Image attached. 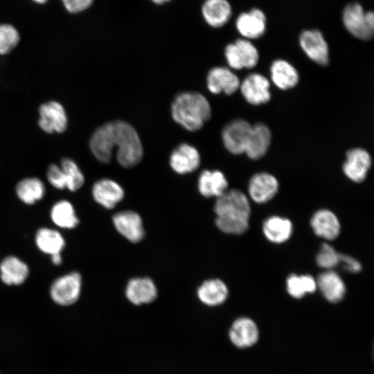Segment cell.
Returning a JSON list of instances; mask_svg holds the SVG:
<instances>
[{"mask_svg":"<svg viewBox=\"0 0 374 374\" xmlns=\"http://www.w3.org/2000/svg\"><path fill=\"white\" fill-rule=\"evenodd\" d=\"M371 166L369 153L362 148H356L347 151L343 171L351 181L359 183L365 179Z\"/></svg>","mask_w":374,"mask_h":374,"instance_id":"13","label":"cell"},{"mask_svg":"<svg viewBox=\"0 0 374 374\" xmlns=\"http://www.w3.org/2000/svg\"><path fill=\"white\" fill-rule=\"evenodd\" d=\"M293 231L292 222L285 217L273 215L265 220L262 231L271 242L280 244L290 239Z\"/></svg>","mask_w":374,"mask_h":374,"instance_id":"27","label":"cell"},{"mask_svg":"<svg viewBox=\"0 0 374 374\" xmlns=\"http://www.w3.org/2000/svg\"><path fill=\"white\" fill-rule=\"evenodd\" d=\"M33 2L37 4H44L48 1V0H31Z\"/></svg>","mask_w":374,"mask_h":374,"instance_id":"41","label":"cell"},{"mask_svg":"<svg viewBox=\"0 0 374 374\" xmlns=\"http://www.w3.org/2000/svg\"><path fill=\"white\" fill-rule=\"evenodd\" d=\"M271 78L275 85L282 90L291 89L299 82L296 69L284 60H276L270 67Z\"/></svg>","mask_w":374,"mask_h":374,"instance_id":"29","label":"cell"},{"mask_svg":"<svg viewBox=\"0 0 374 374\" xmlns=\"http://www.w3.org/2000/svg\"><path fill=\"white\" fill-rule=\"evenodd\" d=\"M28 265L15 256H8L0 262V279L6 285H20L28 277Z\"/></svg>","mask_w":374,"mask_h":374,"instance_id":"21","label":"cell"},{"mask_svg":"<svg viewBox=\"0 0 374 374\" xmlns=\"http://www.w3.org/2000/svg\"><path fill=\"white\" fill-rule=\"evenodd\" d=\"M82 279L80 273L71 271L55 279L51 285V299L61 306L74 304L80 298Z\"/></svg>","mask_w":374,"mask_h":374,"instance_id":"5","label":"cell"},{"mask_svg":"<svg viewBox=\"0 0 374 374\" xmlns=\"http://www.w3.org/2000/svg\"><path fill=\"white\" fill-rule=\"evenodd\" d=\"M228 296L227 286L218 278L205 280L197 289L199 299L208 306H216L223 303Z\"/></svg>","mask_w":374,"mask_h":374,"instance_id":"26","label":"cell"},{"mask_svg":"<svg viewBox=\"0 0 374 374\" xmlns=\"http://www.w3.org/2000/svg\"><path fill=\"white\" fill-rule=\"evenodd\" d=\"M200 164L197 150L187 143L177 146L170 157V165L177 173L184 175L195 170Z\"/></svg>","mask_w":374,"mask_h":374,"instance_id":"19","label":"cell"},{"mask_svg":"<svg viewBox=\"0 0 374 374\" xmlns=\"http://www.w3.org/2000/svg\"><path fill=\"white\" fill-rule=\"evenodd\" d=\"M317 288L330 303L341 301L346 294V285L341 276L332 269L321 273L317 279Z\"/></svg>","mask_w":374,"mask_h":374,"instance_id":"23","label":"cell"},{"mask_svg":"<svg viewBox=\"0 0 374 374\" xmlns=\"http://www.w3.org/2000/svg\"><path fill=\"white\" fill-rule=\"evenodd\" d=\"M125 296L133 304L139 305L154 301L157 297V288L148 277L130 279L125 287Z\"/></svg>","mask_w":374,"mask_h":374,"instance_id":"20","label":"cell"},{"mask_svg":"<svg viewBox=\"0 0 374 374\" xmlns=\"http://www.w3.org/2000/svg\"><path fill=\"white\" fill-rule=\"evenodd\" d=\"M20 34L13 25L0 24V55L10 53L19 44Z\"/></svg>","mask_w":374,"mask_h":374,"instance_id":"34","label":"cell"},{"mask_svg":"<svg viewBox=\"0 0 374 374\" xmlns=\"http://www.w3.org/2000/svg\"><path fill=\"white\" fill-rule=\"evenodd\" d=\"M240 87L244 99L251 105L266 103L271 98L269 82L260 73H253L247 75L240 83Z\"/></svg>","mask_w":374,"mask_h":374,"instance_id":"11","label":"cell"},{"mask_svg":"<svg viewBox=\"0 0 374 374\" xmlns=\"http://www.w3.org/2000/svg\"><path fill=\"white\" fill-rule=\"evenodd\" d=\"M65 10L71 14H78L89 9L93 0H61Z\"/></svg>","mask_w":374,"mask_h":374,"instance_id":"37","label":"cell"},{"mask_svg":"<svg viewBox=\"0 0 374 374\" xmlns=\"http://www.w3.org/2000/svg\"><path fill=\"white\" fill-rule=\"evenodd\" d=\"M224 55L229 66L238 70L254 67L259 59L256 47L250 40L244 38L226 45Z\"/></svg>","mask_w":374,"mask_h":374,"instance_id":"6","label":"cell"},{"mask_svg":"<svg viewBox=\"0 0 374 374\" xmlns=\"http://www.w3.org/2000/svg\"><path fill=\"white\" fill-rule=\"evenodd\" d=\"M51 260L53 265L57 266L60 265L62 262L61 253H57L51 256Z\"/></svg>","mask_w":374,"mask_h":374,"instance_id":"39","label":"cell"},{"mask_svg":"<svg viewBox=\"0 0 374 374\" xmlns=\"http://www.w3.org/2000/svg\"><path fill=\"white\" fill-rule=\"evenodd\" d=\"M50 217L53 223L60 229H73L79 224L74 206L65 199L60 200L53 205Z\"/></svg>","mask_w":374,"mask_h":374,"instance_id":"30","label":"cell"},{"mask_svg":"<svg viewBox=\"0 0 374 374\" xmlns=\"http://www.w3.org/2000/svg\"><path fill=\"white\" fill-rule=\"evenodd\" d=\"M229 335L234 346L241 348H247L258 341L259 330L251 319L240 317L232 323Z\"/></svg>","mask_w":374,"mask_h":374,"instance_id":"17","label":"cell"},{"mask_svg":"<svg viewBox=\"0 0 374 374\" xmlns=\"http://www.w3.org/2000/svg\"><path fill=\"white\" fill-rule=\"evenodd\" d=\"M45 186L37 177H26L16 185L15 192L19 199L27 205H32L41 200L45 194Z\"/></svg>","mask_w":374,"mask_h":374,"instance_id":"31","label":"cell"},{"mask_svg":"<svg viewBox=\"0 0 374 374\" xmlns=\"http://www.w3.org/2000/svg\"><path fill=\"white\" fill-rule=\"evenodd\" d=\"M343 268L350 273H358L362 269L360 262L353 257L346 255L340 254V262Z\"/></svg>","mask_w":374,"mask_h":374,"instance_id":"38","label":"cell"},{"mask_svg":"<svg viewBox=\"0 0 374 374\" xmlns=\"http://www.w3.org/2000/svg\"><path fill=\"white\" fill-rule=\"evenodd\" d=\"M197 186L204 197L217 198L227 190L228 181L222 172L205 170L199 177Z\"/></svg>","mask_w":374,"mask_h":374,"instance_id":"25","label":"cell"},{"mask_svg":"<svg viewBox=\"0 0 374 374\" xmlns=\"http://www.w3.org/2000/svg\"><path fill=\"white\" fill-rule=\"evenodd\" d=\"M267 17L264 12L257 8L238 15L235 28L242 38L249 40L262 37L266 31Z\"/></svg>","mask_w":374,"mask_h":374,"instance_id":"10","label":"cell"},{"mask_svg":"<svg viewBox=\"0 0 374 374\" xmlns=\"http://www.w3.org/2000/svg\"><path fill=\"white\" fill-rule=\"evenodd\" d=\"M278 182L276 178L267 172L255 174L249 180L248 193L256 203L263 204L271 200L277 193Z\"/></svg>","mask_w":374,"mask_h":374,"instance_id":"14","label":"cell"},{"mask_svg":"<svg viewBox=\"0 0 374 374\" xmlns=\"http://www.w3.org/2000/svg\"><path fill=\"white\" fill-rule=\"evenodd\" d=\"M252 125L237 119L229 123L223 129L222 138L225 148L234 154L244 153Z\"/></svg>","mask_w":374,"mask_h":374,"instance_id":"9","label":"cell"},{"mask_svg":"<svg viewBox=\"0 0 374 374\" xmlns=\"http://www.w3.org/2000/svg\"><path fill=\"white\" fill-rule=\"evenodd\" d=\"M340 254L332 246L323 243L317 255L316 261L320 267L332 269L339 265Z\"/></svg>","mask_w":374,"mask_h":374,"instance_id":"35","label":"cell"},{"mask_svg":"<svg viewBox=\"0 0 374 374\" xmlns=\"http://www.w3.org/2000/svg\"><path fill=\"white\" fill-rule=\"evenodd\" d=\"M343 24L353 37L364 41L370 40L374 35V13L366 10L357 1L348 3L341 14Z\"/></svg>","mask_w":374,"mask_h":374,"instance_id":"4","label":"cell"},{"mask_svg":"<svg viewBox=\"0 0 374 374\" xmlns=\"http://www.w3.org/2000/svg\"><path fill=\"white\" fill-rule=\"evenodd\" d=\"M215 224L222 232L240 235L249 227L251 207L248 197L236 189L227 190L216 198Z\"/></svg>","mask_w":374,"mask_h":374,"instance_id":"2","label":"cell"},{"mask_svg":"<svg viewBox=\"0 0 374 374\" xmlns=\"http://www.w3.org/2000/svg\"><path fill=\"white\" fill-rule=\"evenodd\" d=\"M150 1L156 5H163L166 3H169L172 0H150Z\"/></svg>","mask_w":374,"mask_h":374,"instance_id":"40","label":"cell"},{"mask_svg":"<svg viewBox=\"0 0 374 374\" xmlns=\"http://www.w3.org/2000/svg\"><path fill=\"white\" fill-rule=\"evenodd\" d=\"M66 181V189L75 192L84 183V177L77 163L70 158H63L60 166Z\"/></svg>","mask_w":374,"mask_h":374,"instance_id":"33","label":"cell"},{"mask_svg":"<svg viewBox=\"0 0 374 374\" xmlns=\"http://www.w3.org/2000/svg\"><path fill=\"white\" fill-rule=\"evenodd\" d=\"M112 220L117 231L129 241L136 243L143 238L142 218L136 212L130 210L118 212Z\"/></svg>","mask_w":374,"mask_h":374,"instance_id":"12","label":"cell"},{"mask_svg":"<svg viewBox=\"0 0 374 374\" xmlns=\"http://www.w3.org/2000/svg\"><path fill=\"white\" fill-rule=\"evenodd\" d=\"M173 120L184 129L194 132L201 129L211 115L207 99L200 93L186 91L177 95L171 105Z\"/></svg>","mask_w":374,"mask_h":374,"instance_id":"3","label":"cell"},{"mask_svg":"<svg viewBox=\"0 0 374 374\" xmlns=\"http://www.w3.org/2000/svg\"><path fill=\"white\" fill-rule=\"evenodd\" d=\"M310 225L317 236L327 240L337 238L341 230L337 217L328 209H320L315 212L310 220Z\"/></svg>","mask_w":374,"mask_h":374,"instance_id":"22","label":"cell"},{"mask_svg":"<svg viewBox=\"0 0 374 374\" xmlns=\"http://www.w3.org/2000/svg\"><path fill=\"white\" fill-rule=\"evenodd\" d=\"M286 288L289 294L300 299L306 294H312L317 289V281L310 275L291 274L286 280Z\"/></svg>","mask_w":374,"mask_h":374,"instance_id":"32","label":"cell"},{"mask_svg":"<svg viewBox=\"0 0 374 374\" xmlns=\"http://www.w3.org/2000/svg\"><path fill=\"white\" fill-rule=\"evenodd\" d=\"M240 82L238 76L226 67H214L207 75V87L214 94L222 92L231 95L240 87Z\"/></svg>","mask_w":374,"mask_h":374,"instance_id":"16","label":"cell"},{"mask_svg":"<svg viewBox=\"0 0 374 374\" xmlns=\"http://www.w3.org/2000/svg\"><path fill=\"white\" fill-rule=\"evenodd\" d=\"M35 242L40 251L49 256L61 253L66 245L64 238L60 232L47 227L37 231Z\"/></svg>","mask_w":374,"mask_h":374,"instance_id":"28","label":"cell"},{"mask_svg":"<svg viewBox=\"0 0 374 374\" xmlns=\"http://www.w3.org/2000/svg\"><path fill=\"white\" fill-rule=\"evenodd\" d=\"M232 7L228 0H204L201 14L209 26L218 28L225 26L232 16Z\"/></svg>","mask_w":374,"mask_h":374,"instance_id":"18","label":"cell"},{"mask_svg":"<svg viewBox=\"0 0 374 374\" xmlns=\"http://www.w3.org/2000/svg\"><path fill=\"white\" fill-rule=\"evenodd\" d=\"M38 125L45 132H64L68 125L64 107L59 102L51 100L43 103L39 108Z\"/></svg>","mask_w":374,"mask_h":374,"instance_id":"8","label":"cell"},{"mask_svg":"<svg viewBox=\"0 0 374 374\" xmlns=\"http://www.w3.org/2000/svg\"><path fill=\"white\" fill-rule=\"evenodd\" d=\"M89 148L97 160L109 163L116 152L118 163L132 168L142 159L143 150L136 130L123 121H114L98 127L92 134Z\"/></svg>","mask_w":374,"mask_h":374,"instance_id":"1","label":"cell"},{"mask_svg":"<svg viewBox=\"0 0 374 374\" xmlns=\"http://www.w3.org/2000/svg\"><path fill=\"white\" fill-rule=\"evenodd\" d=\"M299 44L304 53L313 62L322 66L328 64V45L319 30H303L299 35Z\"/></svg>","mask_w":374,"mask_h":374,"instance_id":"7","label":"cell"},{"mask_svg":"<svg viewBox=\"0 0 374 374\" xmlns=\"http://www.w3.org/2000/svg\"><path fill=\"white\" fill-rule=\"evenodd\" d=\"M271 139L269 127L263 123H257L251 127L244 153L249 158L257 160L267 152Z\"/></svg>","mask_w":374,"mask_h":374,"instance_id":"24","label":"cell"},{"mask_svg":"<svg viewBox=\"0 0 374 374\" xmlns=\"http://www.w3.org/2000/svg\"><path fill=\"white\" fill-rule=\"evenodd\" d=\"M93 199L105 208L115 207L124 197V190L116 181L110 179L96 181L91 190Z\"/></svg>","mask_w":374,"mask_h":374,"instance_id":"15","label":"cell"},{"mask_svg":"<svg viewBox=\"0 0 374 374\" xmlns=\"http://www.w3.org/2000/svg\"><path fill=\"white\" fill-rule=\"evenodd\" d=\"M46 177L51 185L56 189H66V177L60 166L51 164L47 169Z\"/></svg>","mask_w":374,"mask_h":374,"instance_id":"36","label":"cell"}]
</instances>
